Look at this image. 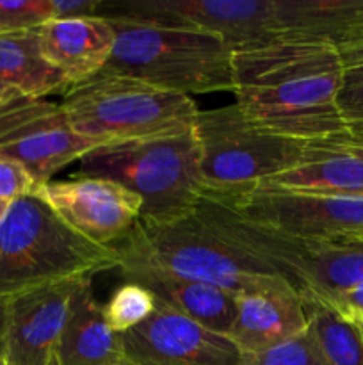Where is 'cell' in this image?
Instances as JSON below:
<instances>
[{
  "mask_svg": "<svg viewBox=\"0 0 363 365\" xmlns=\"http://www.w3.org/2000/svg\"><path fill=\"white\" fill-rule=\"evenodd\" d=\"M340 53L330 41L274 39L231 52L235 103L251 123L302 143L347 135Z\"/></svg>",
  "mask_w": 363,
  "mask_h": 365,
  "instance_id": "6da1fadb",
  "label": "cell"
},
{
  "mask_svg": "<svg viewBox=\"0 0 363 365\" xmlns=\"http://www.w3.org/2000/svg\"><path fill=\"white\" fill-rule=\"evenodd\" d=\"M116 32L105 70L180 95L233 91L231 50L216 32L139 18H107Z\"/></svg>",
  "mask_w": 363,
  "mask_h": 365,
  "instance_id": "7a4b0ae2",
  "label": "cell"
},
{
  "mask_svg": "<svg viewBox=\"0 0 363 365\" xmlns=\"http://www.w3.org/2000/svg\"><path fill=\"white\" fill-rule=\"evenodd\" d=\"M117 248L78 235L36 191L9 203L0 221V298L48 282L120 267Z\"/></svg>",
  "mask_w": 363,
  "mask_h": 365,
  "instance_id": "3957f363",
  "label": "cell"
},
{
  "mask_svg": "<svg viewBox=\"0 0 363 365\" xmlns=\"http://www.w3.org/2000/svg\"><path fill=\"white\" fill-rule=\"evenodd\" d=\"M78 175L114 180L137 195L144 223H167L194 210L203 192L194 128L182 134L107 143L78 160Z\"/></svg>",
  "mask_w": 363,
  "mask_h": 365,
  "instance_id": "277c9868",
  "label": "cell"
},
{
  "mask_svg": "<svg viewBox=\"0 0 363 365\" xmlns=\"http://www.w3.org/2000/svg\"><path fill=\"white\" fill-rule=\"evenodd\" d=\"M120 266H144L224 289L238 298L290 285L269 267L249 259L194 214L167 223L139 221L116 246ZM292 287V285H290Z\"/></svg>",
  "mask_w": 363,
  "mask_h": 365,
  "instance_id": "5b68a950",
  "label": "cell"
},
{
  "mask_svg": "<svg viewBox=\"0 0 363 365\" xmlns=\"http://www.w3.org/2000/svg\"><path fill=\"white\" fill-rule=\"evenodd\" d=\"M60 107L73 130L98 146L182 134L199 114L191 96L109 71L70 86Z\"/></svg>",
  "mask_w": 363,
  "mask_h": 365,
  "instance_id": "8992f818",
  "label": "cell"
},
{
  "mask_svg": "<svg viewBox=\"0 0 363 365\" xmlns=\"http://www.w3.org/2000/svg\"><path fill=\"white\" fill-rule=\"evenodd\" d=\"M203 191L230 195L256 187L299 163L308 143L262 130L237 103L199 110L194 125Z\"/></svg>",
  "mask_w": 363,
  "mask_h": 365,
  "instance_id": "52a82bcc",
  "label": "cell"
},
{
  "mask_svg": "<svg viewBox=\"0 0 363 365\" xmlns=\"http://www.w3.org/2000/svg\"><path fill=\"white\" fill-rule=\"evenodd\" d=\"M120 16L216 32L231 52L288 38L285 0H103L102 18Z\"/></svg>",
  "mask_w": 363,
  "mask_h": 365,
  "instance_id": "ba28073f",
  "label": "cell"
},
{
  "mask_svg": "<svg viewBox=\"0 0 363 365\" xmlns=\"http://www.w3.org/2000/svg\"><path fill=\"white\" fill-rule=\"evenodd\" d=\"M209 195L246 220L299 241L363 239V196L313 195L270 185Z\"/></svg>",
  "mask_w": 363,
  "mask_h": 365,
  "instance_id": "9c48e42d",
  "label": "cell"
},
{
  "mask_svg": "<svg viewBox=\"0 0 363 365\" xmlns=\"http://www.w3.org/2000/svg\"><path fill=\"white\" fill-rule=\"evenodd\" d=\"M96 146L73 130L60 103L18 91L0 100V155L20 164L38 189Z\"/></svg>",
  "mask_w": 363,
  "mask_h": 365,
  "instance_id": "30bf717a",
  "label": "cell"
},
{
  "mask_svg": "<svg viewBox=\"0 0 363 365\" xmlns=\"http://www.w3.org/2000/svg\"><path fill=\"white\" fill-rule=\"evenodd\" d=\"M120 341L128 365H249L255 359L228 335L201 327L159 299L153 316L120 335Z\"/></svg>",
  "mask_w": 363,
  "mask_h": 365,
  "instance_id": "8fae6325",
  "label": "cell"
},
{
  "mask_svg": "<svg viewBox=\"0 0 363 365\" xmlns=\"http://www.w3.org/2000/svg\"><path fill=\"white\" fill-rule=\"evenodd\" d=\"M84 278L48 282L7 296L0 339L4 365H57L71 298Z\"/></svg>",
  "mask_w": 363,
  "mask_h": 365,
  "instance_id": "7c38bea8",
  "label": "cell"
},
{
  "mask_svg": "<svg viewBox=\"0 0 363 365\" xmlns=\"http://www.w3.org/2000/svg\"><path fill=\"white\" fill-rule=\"evenodd\" d=\"M38 191L78 235L103 248L123 242L142 214L141 198L107 178L77 175L71 180H50Z\"/></svg>",
  "mask_w": 363,
  "mask_h": 365,
  "instance_id": "4fadbf2b",
  "label": "cell"
},
{
  "mask_svg": "<svg viewBox=\"0 0 363 365\" xmlns=\"http://www.w3.org/2000/svg\"><path fill=\"white\" fill-rule=\"evenodd\" d=\"M308 328L302 296L290 285L249 292L237 298L230 339L256 356L298 337Z\"/></svg>",
  "mask_w": 363,
  "mask_h": 365,
  "instance_id": "5bb4252c",
  "label": "cell"
},
{
  "mask_svg": "<svg viewBox=\"0 0 363 365\" xmlns=\"http://www.w3.org/2000/svg\"><path fill=\"white\" fill-rule=\"evenodd\" d=\"M45 59L68 86L102 73L112 56L116 32L107 18H66L46 21L38 29Z\"/></svg>",
  "mask_w": 363,
  "mask_h": 365,
  "instance_id": "9a60e30c",
  "label": "cell"
},
{
  "mask_svg": "<svg viewBox=\"0 0 363 365\" xmlns=\"http://www.w3.org/2000/svg\"><path fill=\"white\" fill-rule=\"evenodd\" d=\"M123 282L148 289L159 302L174 312L196 321L209 330L230 337L237 314V296L216 285L187 280L166 271L144 266H120Z\"/></svg>",
  "mask_w": 363,
  "mask_h": 365,
  "instance_id": "2e32d148",
  "label": "cell"
},
{
  "mask_svg": "<svg viewBox=\"0 0 363 365\" xmlns=\"http://www.w3.org/2000/svg\"><path fill=\"white\" fill-rule=\"evenodd\" d=\"M345 138L308 143L295 166L260 185L327 196H363V153Z\"/></svg>",
  "mask_w": 363,
  "mask_h": 365,
  "instance_id": "e0dca14e",
  "label": "cell"
},
{
  "mask_svg": "<svg viewBox=\"0 0 363 365\" xmlns=\"http://www.w3.org/2000/svg\"><path fill=\"white\" fill-rule=\"evenodd\" d=\"M93 278L85 277L71 298L57 365L125 364L120 335L110 330L103 317V305L93 291Z\"/></svg>",
  "mask_w": 363,
  "mask_h": 365,
  "instance_id": "ac0fdd59",
  "label": "cell"
},
{
  "mask_svg": "<svg viewBox=\"0 0 363 365\" xmlns=\"http://www.w3.org/2000/svg\"><path fill=\"white\" fill-rule=\"evenodd\" d=\"M0 86L36 98L70 88L43 56L38 29L0 32Z\"/></svg>",
  "mask_w": 363,
  "mask_h": 365,
  "instance_id": "d6986e66",
  "label": "cell"
},
{
  "mask_svg": "<svg viewBox=\"0 0 363 365\" xmlns=\"http://www.w3.org/2000/svg\"><path fill=\"white\" fill-rule=\"evenodd\" d=\"M306 242L308 294L330 303L347 289L363 282V239H331Z\"/></svg>",
  "mask_w": 363,
  "mask_h": 365,
  "instance_id": "ffe728a7",
  "label": "cell"
},
{
  "mask_svg": "<svg viewBox=\"0 0 363 365\" xmlns=\"http://www.w3.org/2000/svg\"><path fill=\"white\" fill-rule=\"evenodd\" d=\"M308 328L330 365H363V327L344 319L330 305L302 298Z\"/></svg>",
  "mask_w": 363,
  "mask_h": 365,
  "instance_id": "44dd1931",
  "label": "cell"
},
{
  "mask_svg": "<svg viewBox=\"0 0 363 365\" xmlns=\"http://www.w3.org/2000/svg\"><path fill=\"white\" fill-rule=\"evenodd\" d=\"M157 309V298L142 285L134 282H123L103 303V317L110 330L123 335L153 316Z\"/></svg>",
  "mask_w": 363,
  "mask_h": 365,
  "instance_id": "7402d4cb",
  "label": "cell"
},
{
  "mask_svg": "<svg viewBox=\"0 0 363 365\" xmlns=\"http://www.w3.org/2000/svg\"><path fill=\"white\" fill-rule=\"evenodd\" d=\"M344 71L338 91V109L347 132H363V45L338 50Z\"/></svg>",
  "mask_w": 363,
  "mask_h": 365,
  "instance_id": "603a6c76",
  "label": "cell"
},
{
  "mask_svg": "<svg viewBox=\"0 0 363 365\" xmlns=\"http://www.w3.org/2000/svg\"><path fill=\"white\" fill-rule=\"evenodd\" d=\"M249 365H330L317 346L315 337L306 328L301 335L283 342L281 346L263 351Z\"/></svg>",
  "mask_w": 363,
  "mask_h": 365,
  "instance_id": "cb8c5ba5",
  "label": "cell"
},
{
  "mask_svg": "<svg viewBox=\"0 0 363 365\" xmlns=\"http://www.w3.org/2000/svg\"><path fill=\"white\" fill-rule=\"evenodd\" d=\"M50 20L52 0H0V32L34 31Z\"/></svg>",
  "mask_w": 363,
  "mask_h": 365,
  "instance_id": "d4e9b609",
  "label": "cell"
},
{
  "mask_svg": "<svg viewBox=\"0 0 363 365\" xmlns=\"http://www.w3.org/2000/svg\"><path fill=\"white\" fill-rule=\"evenodd\" d=\"M36 189L32 177L20 164L0 155V202L9 205Z\"/></svg>",
  "mask_w": 363,
  "mask_h": 365,
  "instance_id": "484cf974",
  "label": "cell"
},
{
  "mask_svg": "<svg viewBox=\"0 0 363 365\" xmlns=\"http://www.w3.org/2000/svg\"><path fill=\"white\" fill-rule=\"evenodd\" d=\"M344 319L363 327V282L338 294L333 302L326 303Z\"/></svg>",
  "mask_w": 363,
  "mask_h": 365,
  "instance_id": "4316f807",
  "label": "cell"
},
{
  "mask_svg": "<svg viewBox=\"0 0 363 365\" xmlns=\"http://www.w3.org/2000/svg\"><path fill=\"white\" fill-rule=\"evenodd\" d=\"M102 6L103 0H52L53 18H59V20L100 16Z\"/></svg>",
  "mask_w": 363,
  "mask_h": 365,
  "instance_id": "83f0119b",
  "label": "cell"
},
{
  "mask_svg": "<svg viewBox=\"0 0 363 365\" xmlns=\"http://www.w3.org/2000/svg\"><path fill=\"white\" fill-rule=\"evenodd\" d=\"M345 143H347L351 148H354L356 152L363 153V132H347Z\"/></svg>",
  "mask_w": 363,
  "mask_h": 365,
  "instance_id": "f1b7e54d",
  "label": "cell"
},
{
  "mask_svg": "<svg viewBox=\"0 0 363 365\" xmlns=\"http://www.w3.org/2000/svg\"><path fill=\"white\" fill-rule=\"evenodd\" d=\"M4 310H6V298H0V339H2L4 328Z\"/></svg>",
  "mask_w": 363,
  "mask_h": 365,
  "instance_id": "f546056e",
  "label": "cell"
},
{
  "mask_svg": "<svg viewBox=\"0 0 363 365\" xmlns=\"http://www.w3.org/2000/svg\"><path fill=\"white\" fill-rule=\"evenodd\" d=\"M11 91H14V89H9V88H6V86H0V100H2L4 96H6V95H9Z\"/></svg>",
  "mask_w": 363,
  "mask_h": 365,
  "instance_id": "4dcf8cb0",
  "label": "cell"
},
{
  "mask_svg": "<svg viewBox=\"0 0 363 365\" xmlns=\"http://www.w3.org/2000/svg\"><path fill=\"white\" fill-rule=\"evenodd\" d=\"M7 203H2L0 202V221H2V217H4V214H6V210H7Z\"/></svg>",
  "mask_w": 363,
  "mask_h": 365,
  "instance_id": "1f68e13d",
  "label": "cell"
},
{
  "mask_svg": "<svg viewBox=\"0 0 363 365\" xmlns=\"http://www.w3.org/2000/svg\"><path fill=\"white\" fill-rule=\"evenodd\" d=\"M0 365H4V364H2V360H0Z\"/></svg>",
  "mask_w": 363,
  "mask_h": 365,
  "instance_id": "d6a6232c",
  "label": "cell"
},
{
  "mask_svg": "<svg viewBox=\"0 0 363 365\" xmlns=\"http://www.w3.org/2000/svg\"><path fill=\"white\" fill-rule=\"evenodd\" d=\"M121 365H128V364H121Z\"/></svg>",
  "mask_w": 363,
  "mask_h": 365,
  "instance_id": "836d02e7",
  "label": "cell"
}]
</instances>
